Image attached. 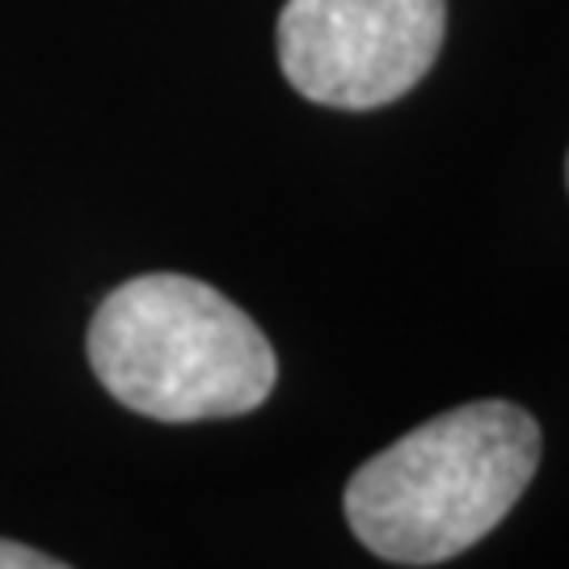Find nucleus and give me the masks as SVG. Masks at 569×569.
Returning a JSON list of instances; mask_svg holds the SVG:
<instances>
[{"mask_svg":"<svg viewBox=\"0 0 569 569\" xmlns=\"http://www.w3.org/2000/svg\"><path fill=\"white\" fill-rule=\"evenodd\" d=\"M89 363L119 406L157 422L241 418L279 380L253 317L190 274H140L114 287L93 312Z\"/></svg>","mask_w":569,"mask_h":569,"instance_id":"2","label":"nucleus"},{"mask_svg":"<svg viewBox=\"0 0 569 569\" xmlns=\"http://www.w3.org/2000/svg\"><path fill=\"white\" fill-rule=\"evenodd\" d=\"M566 178H569V169H566Z\"/></svg>","mask_w":569,"mask_h":569,"instance_id":"5","label":"nucleus"},{"mask_svg":"<svg viewBox=\"0 0 569 569\" xmlns=\"http://www.w3.org/2000/svg\"><path fill=\"white\" fill-rule=\"evenodd\" d=\"M0 569H72V566H63V561L30 549V545H18V540H0Z\"/></svg>","mask_w":569,"mask_h":569,"instance_id":"4","label":"nucleus"},{"mask_svg":"<svg viewBox=\"0 0 569 569\" xmlns=\"http://www.w3.org/2000/svg\"><path fill=\"white\" fill-rule=\"evenodd\" d=\"M448 0H287L279 68L296 93L333 110L406 98L439 60Z\"/></svg>","mask_w":569,"mask_h":569,"instance_id":"3","label":"nucleus"},{"mask_svg":"<svg viewBox=\"0 0 569 569\" xmlns=\"http://www.w3.org/2000/svg\"><path fill=\"white\" fill-rule=\"evenodd\" d=\"M540 427L510 401L456 406L346 481V523L380 561L439 566L481 545L540 468Z\"/></svg>","mask_w":569,"mask_h":569,"instance_id":"1","label":"nucleus"}]
</instances>
